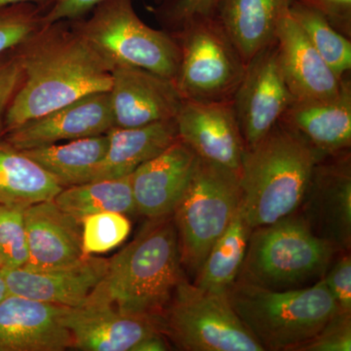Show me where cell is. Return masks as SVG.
<instances>
[{
  "label": "cell",
  "instance_id": "1",
  "mask_svg": "<svg viewBox=\"0 0 351 351\" xmlns=\"http://www.w3.org/2000/svg\"><path fill=\"white\" fill-rule=\"evenodd\" d=\"M15 51L23 77L7 112L5 134L112 86L114 64L66 21L43 25Z\"/></svg>",
  "mask_w": 351,
  "mask_h": 351
},
{
  "label": "cell",
  "instance_id": "2",
  "mask_svg": "<svg viewBox=\"0 0 351 351\" xmlns=\"http://www.w3.org/2000/svg\"><path fill=\"white\" fill-rule=\"evenodd\" d=\"M149 221L108 260L105 276L85 302L154 319L162 313L184 276V269L172 215Z\"/></svg>",
  "mask_w": 351,
  "mask_h": 351
},
{
  "label": "cell",
  "instance_id": "3",
  "mask_svg": "<svg viewBox=\"0 0 351 351\" xmlns=\"http://www.w3.org/2000/svg\"><path fill=\"white\" fill-rule=\"evenodd\" d=\"M319 152L279 121L247 149L239 175L240 208L252 228L295 213L306 196Z\"/></svg>",
  "mask_w": 351,
  "mask_h": 351
},
{
  "label": "cell",
  "instance_id": "4",
  "mask_svg": "<svg viewBox=\"0 0 351 351\" xmlns=\"http://www.w3.org/2000/svg\"><path fill=\"white\" fill-rule=\"evenodd\" d=\"M226 293L233 311L265 351H298L341 311L323 278L282 291L235 281Z\"/></svg>",
  "mask_w": 351,
  "mask_h": 351
},
{
  "label": "cell",
  "instance_id": "5",
  "mask_svg": "<svg viewBox=\"0 0 351 351\" xmlns=\"http://www.w3.org/2000/svg\"><path fill=\"white\" fill-rule=\"evenodd\" d=\"M336 253L295 212L252 230L237 281L276 291L306 287L324 277Z\"/></svg>",
  "mask_w": 351,
  "mask_h": 351
},
{
  "label": "cell",
  "instance_id": "6",
  "mask_svg": "<svg viewBox=\"0 0 351 351\" xmlns=\"http://www.w3.org/2000/svg\"><path fill=\"white\" fill-rule=\"evenodd\" d=\"M69 23L114 66H137L175 82L179 44L170 32L143 22L133 0H104Z\"/></svg>",
  "mask_w": 351,
  "mask_h": 351
},
{
  "label": "cell",
  "instance_id": "7",
  "mask_svg": "<svg viewBox=\"0 0 351 351\" xmlns=\"http://www.w3.org/2000/svg\"><path fill=\"white\" fill-rule=\"evenodd\" d=\"M156 320L180 350L265 351L233 311L228 293L198 287L184 276Z\"/></svg>",
  "mask_w": 351,
  "mask_h": 351
},
{
  "label": "cell",
  "instance_id": "8",
  "mask_svg": "<svg viewBox=\"0 0 351 351\" xmlns=\"http://www.w3.org/2000/svg\"><path fill=\"white\" fill-rule=\"evenodd\" d=\"M241 201L239 177L198 158L188 188L173 212L182 269L196 276Z\"/></svg>",
  "mask_w": 351,
  "mask_h": 351
},
{
  "label": "cell",
  "instance_id": "9",
  "mask_svg": "<svg viewBox=\"0 0 351 351\" xmlns=\"http://www.w3.org/2000/svg\"><path fill=\"white\" fill-rule=\"evenodd\" d=\"M180 47L175 85L184 100L232 101L246 64L215 17L189 22L171 34Z\"/></svg>",
  "mask_w": 351,
  "mask_h": 351
},
{
  "label": "cell",
  "instance_id": "10",
  "mask_svg": "<svg viewBox=\"0 0 351 351\" xmlns=\"http://www.w3.org/2000/svg\"><path fill=\"white\" fill-rule=\"evenodd\" d=\"M295 100L284 77L276 40L247 64L232 104L246 149L263 140Z\"/></svg>",
  "mask_w": 351,
  "mask_h": 351
},
{
  "label": "cell",
  "instance_id": "11",
  "mask_svg": "<svg viewBox=\"0 0 351 351\" xmlns=\"http://www.w3.org/2000/svg\"><path fill=\"white\" fill-rule=\"evenodd\" d=\"M302 205H304L302 216L318 237L331 244L338 252H350V152L324 157L316 164Z\"/></svg>",
  "mask_w": 351,
  "mask_h": 351
},
{
  "label": "cell",
  "instance_id": "12",
  "mask_svg": "<svg viewBox=\"0 0 351 351\" xmlns=\"http://www.w3.org/2000/svg\"><path fill=\"white\" fill-rule=\"evenodd\" d=\"M178 136L198 158L240 175L246 154L232 101L182 100L176 117Z\"/></svg>",
  "mask_w": 351,
  "mask_h": 351
},
{
  "label": "cell",
  "instance_id": "13",
  "mask_svg": "<svg viewBox=\"0 0 351 351\" xmlns=\"http://www.w3.org/2000/svg\"><path fill=\"white\" fill-rule=\"evenodd\" d=\"M113 127L135 128L175 119L182 104L175 82L137 66L117 64L110 89Z\"/></svg>",
  "mask_w": 351,
  "mask_h": 351
},
{
  "label": "cell",
  "instance_id": "14",
  "mask_svg": "<svg viewBox=\"0 0 351 351\" xmlns=\"http://www.w3.org/2000/svg\"><path fill=\"white\" fill-rule=\"evenodd\" d=\"M113 128L110 92L85 95L68 105L7 132L4 140L20 151L104 135Z\"/></svg>",
  "mask_w": 351,
  "mask_h": 351
},
{
  "label": "cell",
  "instance_id": "15",
  "mask_svg": "<svg viewBox=\"0 0 351 351\" xmlns=\"http://www.w3.org/2000/svg\"><path fill=\"white\" fill-rule=\"evenodd\" d=\"M68 307L8 294L0 302V351L73 348L64 323Z\"/></svg>",
  "mask_w": 351,
  "mask_h": 351
},
{
  "label": "cell",
  "instance_id": "16",
  "mask_svg": "<svg viewBox=\"0 0 351 351\" xmlns=\"http://www.w3.org/2000/svg\"><path fill=\"white\" fill-rule=\"evenodd\" d=\"M198 157L180 138L131 175L136 212L149 219L171 216L188 188Z\"/></svg>",
  "mask_w": 351,
  "mask_h": 351
},
{
  "label": "cell",
  "instance_id": "17",
  "mask_svg": "<svg viewBox=\"0 0 351 351\" xmlns=\"http://www.w3.org/2000/svg\"><path fill=\"white\" fill-rule=\"evenodd\" d=\"M108 260L84 256L50 270L0 269L8 294L66 307L82 306L107 272Z\"/></svg>",
  "mask_w": 351,
  "mask_h": 351
},
{
  "label": "cell",
  "instance_id": "18",
  "mask_svg": "<svg viewBox=\"0 0 351 351\" xmlns=\"http://www.w3.org/2000/svg\"><path fill=\"white\" fill-rule=\"evenodd\" d=\"M64 323L73 348L84 351H134L152 335L160 332L156 319L127 315L104 304L68 307Z\"/></svg>",
  "mask_w": 351,
  "mask_h": 351
},
{
  "label": "cell",
  "instance_id": "19",
  "mask_svg": "<svg viewBox=\"0 0 351 351\" xmlns=\"http://www.w3.org/2000/svg\"><path fill=\"white\" fill-rule=\"evenodd\" d=\"M279 62L286 83L297 100H326L338 96L339 78L292 17L283 14L276 34Z\"/></svg>",
  "mask_w": 351,
  "mask_h": 351
},
{
  "label": "cell",
  "instance_id": "20",
  "mask_svg": "<svg viewBox=\"0 0 351 351\" xmlns=\"http://www.w3.org/2000/svg\"><path fill=\"white\" fill-rule=\"evenodd\" d=\"M29 260L25 269L50 270L68 267L84 257L82 223L54 199L25 208Z\"/></svg>",
  "mask_w": 351,
  "mask_h": 351
},
{
  "label": "cell",
  "instance_id": "21",
  "mask_svg": "<svg viewBox=\"0 0 351 351\" xmlns=\"http://www.w3.org/2000/svg\"><path fill=\"white\" fill-rule=\"evenodd\" d=\"M280 122L297 132L321 156L350 152L351 145V82L343 78L338 96L326 100L292 101Z\"/></svg>",
  "mask_w": 351,
  "mask_h": 351
},
{
  "label": "cell",
  "instance_id": "22",
  "mask_svg": "<svg viewBox=\"0 0 351 351\" xmlns=\"http://www.w3.org/2000/svg\"><path fill=\"white\" fill-rule=\"evenodd\" d=\"M292 0H219L214 17L239 50L245 64L276 40Z\"/></svg>",
  "mask_w": 351,
  "mask_h": 351
},
{
  "label": "cell",
  "instance_id": "23",
  "mask_svg": "<svg viewBox=\"0 0 351 351\" xmlns=\"http://www.w3.org/2000/svg\"><path fill=\"white\" fill-rule=\"evenodd\" d=\"M107 136L108 151L90 182L131 175L179 138L176 119L135 128L113 127Z\"/></svg>",
  "mask_w": 351,
  "mask_h": 351
},
{
  "label": "cell",
  "instance_id": "24",
  "mask_svg": "<svg viewBox=\"0 0 351 351\" xmlns=\"http://www.w3.org/2000/svg\"><path fill=\"white\" fill-rule=\"evenodd\" d=\"M63 188L24 152L0 138V204L27 208L54 199Z\"/></svg>",
  "mask_w": 351,
  "mask_h": 351
},
{
  "label": "cell",
  "instance_id": "25",
  "mask_svg": "<svg viewBox=\"0 0 351 351\" xmlns=\"http://www.w3.org/2000/svg\"><path fill=\"white\" fill-rule=\"evenodd\" d=\"M107 134L44 145L24 152L62 188L91 181L97 166L108 151Z\"/></svg>",
  "mask_w": 351,
  "mask_h": 351
},
{
  "label": "cell",
  "instance_id": "26",
  "mask_svg": "<svg viewBox=\"0 0 351 351\" xmlns=\"http://www.w3.org/2000/svg\"><path fill=\"white\" fill-rule=\"evenodd\" d=\"M252 230L239 206L230 225L210 249L193 283L207 290L228 292L241 269Z\"/></svg>",
  "mask_w": 351,
  "mask_h": 351
},
{
  "label": "cell",
  "instance_id": "27",
  "mask_svg": "<svg viewBox=\"0 0 351 351\" xmlns=\"http://www.w3.org/2000/svg\"><path fill=\"white\" fill-rule=\"evenodd\" d=\"M131 175L64 188L55 196L54 201L80 221L89 215L103 212H117L126 216L137 213Z\"/></svg>",
  "mask_w": 351,
  "mask_h": 351
},
{
  "label": "cell",
  "instance_id": "28",
  "mask_svg": "<svg viewBox=\"0 0 351 351\" xmlns=\"http://www.w3.org/2000/svg\"><path fill=\"white\" fill-rule=\"evenodd\" d=\"M291 15L306 34L309 43L339 78L350 75L351 40L337 31L320 12L292 0Z\"/></svg>",
  "mask_w": 351,
  "mask_h": 351
},
{
  "label": "cell",
  "instance_id": "29",
  "mask_svg": "<svg viewBox=\"0 0 351 351\" xmlns=\"http://www.w3.org/2000/svg\"><path fill=\"white\" fill-rule=\"evenodd\" d=\"M82 251L84 256L104 254L125 241L131 232L126 215L103 212L82 219Z\"/></svg>",
  "mask_w": 351,
  "mask_h": 351
},
{
  "label": "cell",
  "instance_id": "30",
  "mask_svg": "<svg viewBox=\"0 0 351 351\" xmlns=\"http://www.w3.org/2000/svg\"><path fill=\"white\" fill-rule=\"evenodd\" d=\"M44 12L34 4L0 7V57L22 45L43 25Z\"/></svg>",
  "mask_w": 351,
  "mask_h": 351
},
{
  "label": "cell",
  "instance_id": "31",
  "mask_svg": "<svg viewBox=\"0 0 351 351\" xmlns=\"http://www.w3.org/2000/svg\"><path fill=\"white\" fill-rule=\"evenodd\" d=\"M25 208L0 204V258L3 267H24L29 260Z\"/></svg>",
  "mask_w": 351,
  "mask_h": 351
},
{
  "label": "cell",
  "instance_id": "32",
  "mask_svg": "<svg viewBox=\"0 0 351 351\" xmlns=\"http://www.w3.org/2000/svg\"><path fill=\"white\" fill-rule=\"evenodd\" d=\"M219 0H154L149 7L163 29L175 34L191 21L214 17Z\"/></svg>",
  "mask_w": 351,
  "mask_h": 351
},
{
  "label": "cell",
  "instance_id": "33",
  "mask_svg": "<svg viewBox=\"0 0 351 351\" xmlns=\"http://www.w3.org/2000/svg\"><path fill=\"white\" fill-rule=\"evenodd\" d=\"M351 313L339 311L298 351H350Z\"/></svg>",
  "mask_w": 351,
  "mask_h": 351
},
{
  "label": "cell",
  "instance_id": "34",
  "mask_svg": "<svg viewBox=\"0 0 351 351\" xmlns=\"http://www.w3.org/2000/svg\"><path fill=\"white\" fill-rule=\"evenodd\" d=\"M23 71L15 49L0 57V138L5 135V119L21 82Z\"/></svg>",
  "mask_w": 351,
  "mask_h": 351
},
{
  "label": "cell",
  "instance_id": "35",
  "mask_svg": "<svg viewBox=\"0 0 351 351\" xmlns=\"http://www.w3.org/2000/svg\"><path fill=\"white\" fill-rule=\"evenodd\" d=\"M325 285L339 311L351 313V258L350 252L330 265L323 277Z\"/></svg>",
  "mask_w": 351,
  "mask_h": 351
},
{
  "label": "cell",
  "instance_id": "36",
  "mask_svg": "<svg viewBox=\"0 0 351 351\" xmlns=\"http://www.w3.org/2000/svg\"><path fill=\"white\" fill-rule=\"evenodd\" d=\"M315 9L322 14L330 24L350 38L351 36V0H295Z\"/></svg>",
  "mask_w": 351,
  "mask_h": 351
},
{
  "label": "cell",
  "instance_id": "37",
  "mask_svg": "<svg viewBox=\"0 0 351 351\" xmlns=\"http://www.w3.org/2000/svg\"><path fill=\"white\" fill-rule=\"evenodd\" d=\"M103 1L104 0H54L52 5L44 13L43 25L80 19Z\"/></svg>",
  "mask_w": 351,
  "mask_h": 351
},
{
  "label": "cell",
  "instance_id": "38",
  "mask_svg": "<svg viewBox=\"0 0 351 351\" xmlns=\"http://www.w3.org/2000/svg\"><path fill=\"white\" fill-rule=\"evenodd\" d=\"M165 337L161 332L152 335L141 341L134 351H165L169 350Z\"/></svg>",
  "mask_w": 351,
  "mask_h": 351
},
{
  "label": "cell",
  "instance_id": "39",
  "mask_svg": "<svg viewBox=\"0 0 351 351\" xmlns=\"http://www.w3.org/2000/svg\"><path fill=\"white\" fill-rule=\"evenodd\" d=\"M54 0H0V7L14 5V4L29 3L39 7L43 12L49 9Z\"/></svg>",
  "mask_w": 351,
  "mask_h": 351
},
{
  "label": "cell",
  "instance_id": "40",
  "mask_svg": "<svg viewBox=\"0 0 351 351\" xmlns=\"http://www.w3.org/2000/svg\"><path fill=\"white\" fill-rule=\"evenodd\" d=\"M7 295H8V291H7L5 281H4L1 272H0V302H1Z\"/></svg>",
  "mask_w": 351,
  "mask_h": 351
},
{
  "label": "cell",
  "instance_id": "41",
  "mask_svg": "<svg viewBox=\"0 0 351 351\" xmlns=\"http://www.w3.org/2000/svg\"><path fill=\"white\" fill-rule=\"evenodd\" d=\"M3 267V263H2L1 258H0V269H2Z\"/></svg>",
  "mask_w": 351,
  "mask_h": 351
}]
</instances>
